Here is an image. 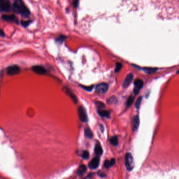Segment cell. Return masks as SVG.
Wrapping results in <instances>:
<instances>
[{
  "label": "cell",
  "mask_w": 179,
  "mask_h": 179,
  "mask_svg": "<svg viewBox=\"0 0 179 179\" xmlns=\"http://www.w3.org/2000/svg\"><path fill=\"white\" fill-rule=\"evenodd\" d=\"M94 173H90V174H89V175L87 176V178H93V177H94Z\"/></svg>",
  "instance_id": "obj_33"
},
{
  "label": "cell",
  "mask_w": 179,
  "mask_h": 179,
  "mask_svg": "<svg viewBox=\"0 0 179 179\" xmlns=\"http://www.w3.org/2000/svg\"><path fill=\"white\" fill-rule=\"evenodd\" d=\"M110 142L111 145L115 146L118 145V138L117 136H114L110 139Z\"/></svg>",
  "instance_id": "obj_18"
},
{
  "label": "cell",
  "mask_w": 179,
  "mask_h": 179,
  "mask_svg": "<svg viewBox=\"0 0 179 179\" xmlns=\"http://www.w3.org/2000/svg\"><path fill=\"white\" fill-rule=\"evenodd\" d=\"M98 175L101 177H105L106 176L105 174L104 173H103L102 171H99L98 172Z\"/></svg>",
  "instance_id": "obj_30"
},
{
  "label": "cell",
  "mask_w": 179,
  "mask_h": 179,
  "mask_svg": "<svg viewBox=\"0 0 179 179\" xmlns=\"http://www.w3.org/2000/svg\"><path fill=\"white\" fill-rule=\"evenodd\" d=\"M100 163V158L99 156L95 157L89 162L88 166L91 169H96L98 167Z\"/></svg>",
  "instance_id": "obj_8"
},
{
  "label": "cell",
  "mask_w": 179,
  "mask_h": 179,
  "mask_svg": "<svg viewBox=\"0 0 179 179\" xmlns=\"http://www.w3.org/2000/svg\"><path fill=\"white\" fill-rule=\"evenodd\" d=\"M32 22L31 21H22L21 22V24L22 25V26H23L24 27H27L28 26L29 24Z\"/></svg>",
  "instance_id": "obj_29"
},
{
  "label": "cell",
  "mask_w": 179,
  "mask_h": 179,
  "mask_svg": "<svg viewBox=\"0 0 179 179\" xmlns=\"http://www.w3.org/2000/svg\"><path fill=\"white\" fill-rule=\"evenodd\" d=\"M2 18L7 22H13L16 24L18 23V19L14 15H2Z\"/></svg>",
  "instance_id": "obj_7"
},
{
  "label": "cell",
  "mask_w": 179,
  "mask_h": 179,
  "mask_svg": "<svg viewBox=\"0 0 179 179\" xmlns=\"http://www.w3.org/2000/svg\"><path fill=\"white\" fill-rule=\"evenodd\" d=\"M12 8L14 12L20 14L23 17L27 18L30 14L28 8L22 0H13Z\"/></svg>",
  "instance_id": "obj_1"
},
{
  "label": "cell",
  "mask_w": 179,
  "mask_h": 179,
  "mask_svg": "<svg viewBox=\"0 0 179 179\" xmlns=\"http://www.w3.org/2000/svg\"><path fill=\"white\" fill-rule=\"evenodd\" d=\"M97 112H98V114L101 117L109 118L110 116V113L109 111L105 110H103L101 109H98V110H97Z\"/></svg>",
  "instance_id": "obj_15"
},
{
  "label": "cell",
  "mask_w": 179,
  "mask_h": 179,
  "mask_svg": "<svg viewBox=\"0 0 179 179\" xmlns=\"http://www.w3.org/2000/svg\"><path fill=\"white\" fill-rule=\"evenodd\" d=\"M87 171V168L85 165H81L78 168L77 171V173L78 176H83V175Z\"/></svg>",
  "instance_id": "obj_16"
},
{
  "label": "cell",
  "mask_w": 179,
  "mask_h": 179,
  "mask_svg": "<svg viewBox=\"0 0 179 179\" xmlns=\"http://www.w3.org/2000/svg\"><path fill=\"white\" fill-rule=\"evenodd\" d=\"M0 34H1V36L3 37L5 36V33L4 32H3V30L2 29L1 30V32H0Z\"/></svg>",
  "instance_id": "obj_32"
},
{
  "label": "cell",
  "mask_w": 179,
  "mask_h": 179,
  "mask_svg": "<svg viewBox=\"0 0 179 179\" xmlns=\"http://www.w3.org/2000/svg\"><path fill=\"white\" fill-rule=\"evenodd\" d=\"M73 4L74 6L77 7L78 5V0H73Z\"/></svg>",
  "instance_id": "obj_31"
},
{
  "label": "cell",
  "mask_w": 179,
  "mask_h": 179,
  "mask_svg": "<svg viewBox=\"0 0 179 179\" xmlns=\"http://www.w3.org/2000/svg\"><path fill=\"white\" fill-rule=\"evenodd\" d=\"M125 163L127 170L130 171L134 169L135 167V161L131 153H126L125 159Z\"/></svg>",
  "instance_id": "obj_2"
},
{
  "label": "cell",
  "mask_w": 179,
  "mask_h": 179,
  "mask_svg": "<svg viewBox=\"0 0 179 179\" xmlns=\"http://www.w3.org/2000/svg\"><path fill=\"white\" fill-rule=\"evenodd\" d=\"M139 116L136 115L134 117V118H133V124H134V130L136 131L138 129V127L139 126Z\"/></svg>",
  "instance_id": "obj_14"
},
{
  "label": "cell",
  "mask_w": 179,
  "mask_h": 179,
  "mask_svg": "<svg viewBox=\"0 0 179 179\" xmlns=\"http://www.w3.org/2000/svg\"><path fill=\"white\" fill-rule=\"evenodd\" d=\"M64 90L65 91V93L67 94V95H68L70 97V98L73 100V102L75 104L77 103L78 102L77 98V97L73 93H71V92L67 88H64Z\"/></svg>",
  "instance_id": "obj_12"
},
{
  "label": "cell",
  "mask_w": 179,
  "mask_h": 179,
  "mask_svg": "<svg viewBox=\"0 0 179 179\" xmlns=\"http://www.w3.org/2000/svg\"><path fill=\"white\" fill-rule=\"evenodd\" d=\"M108 85L106 83H101L98 85L96 87V91L99 94H105L108 89Z\"/></svg>",
  "instance_id": "obj_6"
},
{
  "label": "cell",
  "mask_w": 179,
  "mask_h": 179,
  "mask_svg": "<svg viewBox=\"0 0 179 179\" xmlns=\"http://www.w3.org/2000/svg\"><path fill=\"white\" fill-rule=\"evenodd\" d=\"M134 78V75L132 74H130L128 75L125 78L123 84H122V86H123L124 88H127L129 86V85L131 84L132 80Z\"/></svg>",
  "instance_id": "obj_11"
},
{
  "label": "cell",
  "mask_w": 179,
  "mask_h": 179,
  "mask_svg": "<svg viewBox=\"0 0 179 179\" xmlns=\"http://www.w3.org/2000/svg\"><path fill=\"white\" fill-rule=\"evenodd\" d=\"M115 162L116 161L115 159H111L110 160H107L104 162V166L105 168L108 169L111 167H112V166H114L115 164Z\"/></svg>",
  "instance_id": "obj_17"
},
{
  "label": "cell",
  "mask_w": 179,
  "mask_h": 179,
  "mask_svg": "<svg viewBox=\"0 0 179 179\" xmlns=\"http://www.w3.org/2000/svg\"><path fill=\"white\" fill-rule=\"evenodd\" d=\"M32 70L34 73L38 75H44L46 73V70L42 66H34L32 67Z\"/></svg>",
  "instance_id": "obj_9"
},
{
  "label": "cell",
  "mask_w": 179,
  "mask_h": 179,
  "mask_svg": "<svg viewBox=\"0 0 179 179\" xmlns=\"http://www.w3.org/2000/svg\"><path fill=\"white\" fill-rule=\"evenodd\" d=\"M135 88H134V93L137 94L139 92V90L142 88L144 86V81L141 79H137L135 81L134 83Z\"/></svg>",
  "instance_id": "obj_10"
},
{
  "label": "cell",
  "mask_w": 179,
  "mask_h": 179,
  "mask_svg": "<svg viewBox=\"0 0 179 179\" xmlns=\"http://www.w3.org/2000/svg\"><path fill=\"white\" fill-rule=\"evenodd\" d=\"M0 9L2 12H9L11 9V4L9 0H1Z\"/></svg>",
  "instance_id": "obj_3"
},
{
  "label": "cell",
  "mask_w": 179,
  "mask_h": 179,
  "mask_svg": "<svg viewBox=\"0 0 179 179\" xmlns=\"http://www.w3.org/2000/svg\"><path fill=\"white\" fill-rule=\"evenodd\" d=\"M142 96H140L139 97V98H138L136 103V108L137 109H139V107H140V106L141 105V101H142Z\"/></svg>",
  "instance_id": "obj_24"
},
{
  "label": "cell",
  "mask_w": 179,
  "mask_h": 179,
  "mask_svg": "<svg viewBox=\"0 0 179 179\" xmlns=\"http://www.w3.org/2000/svg\"><path fill=\"white\" fill-rule=\"evenodd\" d=\"M85 135L86 137H87L89 139H91L93 137V133L91 131V130L89 128H86L85 130Z\"/></svg>",
  "instance_id": "obj_19"
},
{
  "label": "cell",
  "mask_w": 179,
  "mask_h": 179,
  "mask_svg": "<svg viewBox=\"0 0 179 179\" xmlns=\"http://www.w3.org/2000/svg\"><path fill=\"white\" fill-rule=\"evenodd\" d=\"M96 104L97 106V107H98V109H101L105 107V105L104 104V103L100 101H97L96 103Z\"/></svg>",
  "instance_id": "obj_28"
},
{
  "label": "cell",
  "mask_w": 179,
  "mask_h": 179,
  "mask_svg": "<svg viewBox=\"0 0 179 179\" xmlns=\"http://www.w3.org/2000/svg\"><path fill=\"white\" fill-rule=\"evenodd\" d=\"M95 154L98 156H100L103 155V148H102L101 145H100L99 142H97L96 145H95Z\"/></svg>",
  "instance_id": "obj_13"
},
{
  "label": "cell",
  "mask_w": 179,
  "mask_h": 179,
  "mask_svg": "<svg viewBox=\"0 0 179 179\" xmlns=\"http://www.w3.org/2000/svg\"><path fill=\"white\" fill-rule=\"evenodd\" d=\"M122 67V65L121 63H117L116 64V69H115V72L117 73V72H119V71H120V70L121 69Z\"/></svg>",
  "instance_id": "obj_27"
},
{
  "label": "cell",
  "mask_w": 179,
  "mask_h": 179,
  "mask_svg": "<svg viewBox=\"0 0 179 179\" xmlns=\"http://www.w3.org/2000/svg\"><path fill=\"white\" fill-rule=\"evenodd\" d=\"M177 73H179V70L178 71V72H177Z\"/></svg>",
  "instance_id": "obj_34"
},
{
  "label": "cell",
  "mask_w": 179,
  "mask_h": 179,
  "mask_svg": "<svg viewBox=\"0 0 179 179\" xmlns=\"http://www.w3.org/2000/svg\"><path fill=\"white\" fill-rule=\"evenodd\" d=\"M144 70L145 72L148 74H151L153 73L156 72L157 70V68H145L144 69Z\"/></svg>",
  "instance_id": "obj_20"
},
{
  "label": "cell",
  "mask_w": 179,
  "mask_h": 179,
  "mask_svg": "<svg viewBox=\"0 0 179 179\" xmlns=\"http://www.w3.org/2000/svg\"><path fill=\"white\" fill-rule=\"evenodd\" d=\"M81 157H82L83 159H88L89 157V153L87 151H84Z\"/></svg>",
  "instance_id": "obj_26"
},
{
  "label": "cell",
  "mask_w": 179,
  "mask_h": 179,
  "mask_svg": "<svg viewBox=\"0 0 179 179\" xmlns=\"http://www.w3.org/2000/svg\"><path fill=\"white\" fill-rule=\"evenodd\" d=\"M117 99L115 96H112L108 100V103L109 104H116L117 103Z\"/></svg>",
  "instance_id": "obj_21"
},
{
  "label": "cell",
  "mask_w": 179,
  "mask_h": 179,
  "mask_svg": "<svg viewBox=\"0 0 179 179\" xmlns=\"http://www.w3.org/2000/svg\"><path fill=\"white\" fill-rule=\"evenodd\" d=\"M134 99H135L134 97H133V96H130V97H129V98L128 99L127 101V103H126L127 106V107L130 106L132 104L133 102H134Z\"/></svg>",
  "instance_id": "obj_22"
},
{
  "label": "cell",
  "mask_w": 179,
  "mask_h": 179,
  "mask_svg": "<svg viewBox=\"0 0 179 179\" xmlns=\"http://www.w3.org/2000/svg\"><path fill=\"white\" fill-rule=\"evenodd\" d=\"M81 87L83 88L84 89H85V90L87 91H91L94 88V86H82L80 85Z\"/></svg>",
  "instance_id": "obj_25"
},
{
  "label": "cell",
  "mask_w": 179,
  "mask_h": 179,
  "mask_svg": "<svg viewBox=\"0 0 179 179\" xmlns=\"http://www.w3.org/2000/svg\"><path fill=\"white\" fill-rule=\"evenodd\" d=\"M20 72L19 67L17 65L10 66L6 69V73L10 76H14L18 74Z\"/></svg>",
  "instance_id": "obj_5"
},
{
  "label": "cell",
  "mask_w": 179,
  "mask_h": 179,
  "mask_svg": "<svg viewBox=\"0 0 179 179\" xmlns=\"http://www.w3.org/2000/svg\"><path fill=\"white\" fill-rule=\"evenodd\" d=\"M78 114L81 121L83 122H87L88 121L87 114L85 109L83 106H80L78 108Z\"/></svg>",
  "instance_id": "obj_4"
},
{
  "label": "cell",
  "mask_w": 179,
  "mask_h": 179,
  "mask_svg": "<svg viewBox=\"0 0 179 179\" xmlns=\"http://www.w3.org/2000/svg\"><path fill=\"white\" fill-rule=\"evenodd\" d=\"M66 38V37L65 36H64V35H61V36H60L59 37H58V38H57V39H56V41L57 42V43L62 44V43L64 41L65 39Z\"/></svg>",
  "instance_id": "obj_23"
}]
</instances>
